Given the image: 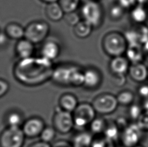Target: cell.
Returning <instances> with one entry per match:
<instances>
[{"label": "cell", "instance_id": "6da1fadb", "mask_svg": "<svg viewBox=\"0 0 148 147\" xmlns=\"http://www.w3.org/2000/svg\"><path fill=\"white\" fill-rule=\"evenodd\" d=\"M54 67L51 61L44 57L20 60L14 67V75L18 82L28 86L42 84L51 78Z\"/></svg>", "mask_w": 148, "mask_h": 147}, {"label": "cell", "instance_id": "7a4b0ae2", "mask_svg": "<svg viewBox=\"0 0 148 147\" xmlns=\"http://www.w3.org/2000/svg\"><path fill=\"white\" fill-rule=\"evenodd\" d=\"M51 78L60 86H81L84 84V71L73 65H62L54 68Z\"/></svg>", "mask_w": 148, "mask_h": 147}, {"label": "cell", "instance_id": "3957f363", "mask_svg": "<svg viewBox=\"0 0 148 147\" xmlns=\"http://www.w3.org/2000/svg\"><path fill=\"white\" fill-rule=\"evenodd\" d=\"M127 46L124 36L117 32L107 34L103 40V48L105 52L112 58L122 56L125 52Z\"/></svg>", "mask_w": 148, "mask_h": 147}, {"label": "cell", "instance_id": "277c9868", "mask_svg": "<svg viewBox=\"0 0 148 147\" xmlns=\"http://www.w3.org/2000/svg\"><path fill=\"white\" fill-rule=\"evenodd\" d=\"M81 12L83 20L90 23L94 28L101 25L103 19V11L98 1L88 0L82 6Z\"/></svg>", "mask_w": 148, "mask_h": 147}, {"label": "cell", "instance_id": "5b68a950", "mask_svg": "<svg viewBox=\"0 0 148 147\" xmlns=\"http://www.w3.org/2000/svg\"><path fill=\"white\" fill-rule=\"evenodd\" d=\"M74 127L79 129L89 126L91 122L96 118V112L92 104L86 102L79 104L76 109L72 113Z\"/></svg>", "mask_w": 148, "mask_h": 147}, {"label": "cell", "instance_id": "8992f818", "mask_svg": "<svg viewBox=\"0 0 148 147\" xmlns=\"http://www.w3.org/2000/svg\"><path fill=\"white\" fill-rule=\"evenodd\" d=\"M25 139L22 128L7 127L0 134V147H22Z\"/></svg>", "mask_w": 148, "mask_h": 147}, {"label": "cell", "instance_id": "52a82bcc", "mask_svg": "<svg viewBox=\"0 0 148 147\" xmlns=\"http://www.w3.org/2000/svg\"><path fill=\"white\" fill-rule=\"evenodd\" d=\"M52 121L53 127L62 134H67L75 127L72 113L64 111L59 106L55 108Z\"/></svg>", "mask_w": 148, "mask_h": 147}, {"label": "cell", "instance_id": "ba28073f", "mask_svg": "<svg viewBox=\"0 0 148 147\" xmlns=\"http://www.w3.org/2000/svg\"><path fill=\"white\" fill-rule=\"evenodd\" d=\"M116 97L110 93H103L95 97L92 105L96 114L109 115L114 112L118 106Z\"/></svg>", "mask_w": 148, "mask_h": 147}, {"label": "cell", "instance_id": "9c48e42d", "mask_svg": "<svg viewBox=\"0 0 148 147\" xmlns=\"http://www.w3.org/2000/svg\"><path fill=\"white\" fill-rule=\"evenodd\" d=\"M49 33V26L46 22L38 21L29 24L25 29V38L33 44H39L47 38Z\"/></svg>", "mask_w": 148, "mask_h": 147}, {"label": "cell", "instance_id": "30bf717a", "mask_svg": "<svg viewBox=\"0 0 148 147\" xmlns=\"http://www.w3.org/2000/svg\"><path fill=\"white\" fill-rule=\"evenodd\" d=\"M142 131L137 123L129 124L120 133V140L124 147H136L142 139Z\"/></svg>", "mask_w": 148, "mask_h": 147}, {"label": "cell", "instance_id": "8fae6325", "mask_svg": "<svg viewBox=\"0 0 148 147\" xmlns=\"http://www.w3.org/2000/svg\"><path fill=\"white\" fill-rule=\"evenodd\" d=\"M45 122L40 117H31L22 125V129L25 137L35 138L40 136L44 128Z\"/></svg>", "mask_w": 148, "mask_h": 147}, {"label": "cell", "instance_id": "7c38bea8", "mask_svg": "<svg viewBox=\"0 0 148 147\" xmlns=\"http://www.w3.org/2000/svg\"><path fill=\"white\" fill-rule=\"evenodd\" d=\"M102 81V76L98 70L93 67L84 71L83 86L89 90H95L99 87Z\"/></svg>", "mask_w": 148, "mask_h": 147}, {"label": "cell", "instance_id": "4fadbf2b", "mask_svg": "<svg viewBox=\"0 0 148 147\" xmlns=\"http://www.w3.org/2000/svg\"><path fill=\"white\" fill-rule=\"evenodd\" d=\"M128 73L132 79L137 82H144L148 78V68L142 62L131 65Z\"/></svg>", "mask_w": 148, "mask_h": 147}, {"label": "cell", "instance_id": "5bb4252c", "mask_svg": "<svg viewBox=\"0 0 148 147\" xmlns=\"http://www.w3.org/2000/svg\"><path fill=\"white\" fill-rule=\"evenodd\" d=\"M109 66L111 72L114 75H125L128 72L130 65L126 57L120 56L112 58Z\"/></svg>", "mask_w": 148, "mask_h": 147}, {"label": "cell", "instance_id": "9a60e30c", "mask_svg": "<svg viewBox=\"0 0 148 147\" xmlns=\"http://www.w3.org/2000/svg\"><path fill=\"white\" fill-rule=\"evenodd\" d=\"M34 51V44L26 38H22L18 40L16 46V52L20 60L33 56Z\"/></svg>", "mask_w": 148, "mask_h": 147}, {"label": "cell", "instance_id": "2e32d148", "mask_svg": "<svg viewBox=\"0 0 148 147\" xmlns=\"http://www.w3.org/2000/svg\"><path fill=\"white\" fill-rule=\"evenodd\" d=\"M125 53L126 58L132 64L141 63L144 59L143 46L140 44L128 45Z\"/></svg>", "mask_w": 148, "mask_h": 147}, {"label": "cell", "instance_id": "e0dca14e", "mask_svg": "<svg viewBox=\"0 0 148 147\" xmlns=\"http://www.w3.org/2000/svg\"><path fill=\"white\" fill-rule=\"evenodd\" d=\"M60 48L59 44L53 40H49L44 44L41 49L42 56L50 61L56 59L59 56Z\"/></svg>", "mask_w": 148, "mask_h": 147}, {"label": "cell", "instance_id": "ac0fdd59", "mask_svg": "<svg viewBox=\"0 0 148 147\" xmlns=\"http://www.w3.org/2000/svg\"><path fill=\"white\" fill-rule=\"evenodd\" d=\"M79 105L78 100L72 93H64L60 97L59 106L64 111L73 113Z\"/></svg>", "mask_w": 148, "mask_h": 147}, {"label": "cell", "instance_id": "d6986e66", "mask_svg": "<svg viewBox=\"0 0 148 147\" xmlns=\"http://www.w3.org/2000/svg\"><path fill=\"white\" fill-rule=\"evenodd\" d=\"M47 17L53 22H59L64 17V12L59 3L55 2L47 5L46 9Z\"/></svg>", "mask_w": 148, "mask_h": 147}, {"label": "cell", "instance_id": "ffe728a7", "mask_svg": "<svg viewBox=\"0 0 148 147\" xmlns=\"http://www.w3.org/2000/svg\"><path fill=\"white\" fill-rule=\"evenodd\" d=\"M131 18L137 25L144 24L148 18L147 10L143 5H136L131 11Z\"/></svg>", "mask_w": 148, "mask_h": 147}, {"label": "cell", "instance_id": "44dd1931", "mask_svg": "<svg viewBox=\"0 0 148 147\" xmlns=\"http://www.w3.org/2000/svg\"><path fill=\"white\" fill-rule=\"evenodd\" d=\"M5 35L8 38L20 40L25 37V29L18 23H10L5 27Z\"/></svg>", "mask_w": 148, "mask_h": 147}, {"label": "cell", "instance_id": "7402d4cb", "mask_svg": "<svg viewBox=\"0 0 148 147\" xmlns=\"http://www.w3.org/2000/svg\"><path fill=\"white\" fill-rule=\"evenodd\" d=\"M93 137L88 132H79L73 139V147H90Z\"/></svg>", "mask_w": 148, "mask_h": 147}, {"label": "cell", "instance_id": "603a6c76", "mask_svg": "<svg viewBox=\"0 0 148 147\" xmlns=\"http://www.w3.org/2000/svg\"><path fill=\"white\" fill-rule=\"evenodd\" d=\"M93 27L84 20L80 21L74 27V33L79 38H86L90 35Z\"/></svg>", "mask_w": 148, "mask_h": 147}, {"label": "cell", "instance_id": "cb8c5ba5", "mask_svg": "<svg viewBox=\"0 0 148 147\" xmlns=\"http://www.w3.org/2000/svg\"><path fill=\"white\" fill-rule=\"evenodd\" d=\"M107 122L103 118L96 117L90 124V130L95 135H103L107 127Z\"/></svg>", "mask_w": 148, "mask_h": 147}, {"label": "cell", "instance_id": "d4e9b609", "mask_svg": "<svg viewBox=\"0 0 148 147\" xmlns=\"http://www.w3.org/2000/svg\"><path fill=\"white\" fill-rule=\"evenodd\" d=\"M120 130L116 125L115 121L107 122V127L103 132V135L113 141H117L120 137Z\"/></svg>", "mask_w": 148, "mask_h": 147}, {"label": "cell", "instance_id": "484cf974", "mask_svg": "<svg viewBox=\"0 0 148 147\" xmlns=\"http://www.w3.org/2000/svg\"><path fill=\"white\" fill-rule=\"evenodd\" d=\"M6 123L7 127H20L23 123L22 115L17 111H11L7 115Z\"/></svg>", "mask_w": 148, "mask_h": 147}, {"label": "cell", "instance_id": "4316f807", "mask_svg": "<svg viewBox=\"0 0 148 147\" xmlns=\"http://www.w3.org/2000/svg\"><path fill=\"white\" fill-rule=\"evenodd\" d=\"M119 104L123 106H130L133 104L134 95L132 91L129 90H123L120 91L116 96Z\"/></svg>", "mask_w": 148, "mask_h": 147}, {"label": "cell", "instance_id": "83f0119b", "mask_svg": "<svg viewBox=\"0 0 148 147\" xmlns=\"http://www.w3.org/2000/svg\"><path fill=\"white\" fill-rule=\"evenodd\" d=\"M59 3L65 14L73 12L77 9L80 0H59Z\"/></svg>", "mask_w": 148, "mask_h": 147}, {"label": "cell", "instance_id": "f1b7e54d", "mask_svg": "<svg viewBox=\"0 0 148 147\" xmlns=\"http://www.w3.org/2000/svg\"><path fill=\"white\" fill-rule=\"evenodd\" d=\"M90 147H116L115 142L103 135H97L93 138Z\"/></svg>", "mask_w": 148, "mask_h": 147}, {"label": "cell", "instance_id": "f546056e", "mask_svg": "<svg viewBox=\"0 0 148 147\" xmlns=\"http://www.w3.org/2000/svg\"><path fill=\"white\" fill-rule=\"evenodd\" d=\"M139 44L143 46L148 41V27L144 24L137 25L134 27Z\"/></svg>", "mask_w": 148, "mask_h": 147}, {"label": "cell", "instance_id": "4dcf8cb0", "mask_svg": "<svg viewBox=\"0 0 148 147\" xmlns=\"http://www.w3.org/2000/svg\"><path fill=\"white\" fill-rule=\"evenodd\" d=\"M57 131L53 127H46L42 131L40 135L41 141L47 143H50L56 136Z\"/></svg>", "mask_w": 148, "mask_h": 147}, {"label": "cell", "instance_id": "1f68e13d", "mask_svg": "<svg viewBox=\"0 0 148 147\" xmlns=\"http://www.w3.org/2000/svg\"><path fill=\"white\" fill-rule=\"evenodd\" d=\"M144 109L142 106L136 104H132L130 105L129 109V115L131 119L133 120H138L144 112Z\"/></svg>", "mask_w": 148, "mask_h": 147}, {"label": "cell", "instance_id": "d6a6232c", "mask_svg": "<svg viewBox=\"0 0 148 147\" xmlns=\"http://www.w3.org/2000/svg\"><path fill=\"white\" fill-rule=\"evenodd\" d=\"M124 10L125 9L119 4L112 5L109 10L110 17L114 20H120L124 14Z\"/></svg>", "mask_w": 148, "mask_h": 147}, {"label": "cell", "instance_id": "836d02e7", "mask_svg": "<svg viewBox=\"0 0 148 147\" xmlns=\"http://www.w3.org/2000/svg\"><path fill=\"white\" fill-rule=\"evenodd\" d=\"M64 19L68 24L74 27L81 21L79 16L75 12L66 14L64 15Z\"/></svg>", "mask_w": 148, "mask_h": 147}, {"label": "cell", "instance_id": "e575fe53", "mask_svg": "<svg viewBox=\"0 0 148 147\" xmlns=\"http://www.w3.org/2000/svg\"><path fill=\"white\" fill-rule=\"evenodd\" d=\"M136 123L142 131H148V111H144Z\"/></svg>", "mask_w": 148, "mask_h": 147}, {"label": "cell", "instance_id": "d590c367", "mask_svg": "<svg viewBox=\"0 0 148 147\" xmlns=\"http://www.w3.org/2000/svg\"><path fill=\"white\" fill-rule=\"evenodd\" d=\"M118 4L124 9L133 8L137 5L136 0H118Z\"/></svg>", "mask_w": 148, "mask_h": 147}, {"label": "cell", "instance_id": "8d00e7d4", "mask_svg": "<svg viewBox=\"0 0 148 147\" xmlns=\"http://www.w3.org/2000/svg\"><path fill=\"white\" fill-rule=\"evenodd\" d=\"M9 84L6 81L0 79V98L6 95L9 90Z\"/></svg>", "mask_w": 148, "mask_h": 147}, {"label": "cell", "instance_id": "74e56055", "mask_svg": "<svg viewBox=\"0 0 148 147\" xmlns=\"http://www.w3.org/2000/svg\"><path fill=\"white\" fill-rule=\"evenodd\" d=\"M114 83L118 86H122L126 82L125 75H114Z\"/></svg>", "mask_w": 148, "mask_h": 147}, {"label": "cell", "instance_id": "f35d334b", "mask_svg": "<svg viewBox=\"0 0 148 147\" xmlns=\"http://www.w3.org/2000/svg\"><path fill=\"white\" fill-rule=\"evenodd\" d=\"M115 122L120 131H122L123 129H125V128L129 125L125 118H124L123 117H120L118 118L115 121Z\"/></svg>", "mask_w": 148, "mask_h": 147}, {"label": "cell", "instance_id": "ab89813d", "mask_svg": "<svg viewBox=\"0 0 148 147\" xmlns=\"http://www.w3.org/2000/svg\"><path fill=\"white\" fill-rule=\"evenodd\" d=\"M138 95L144 99L148 98V85L142 84L140 86L138 90Z\"/></svg>", "mask_w": 148, "mask_h": 147}, {"label": "cell", "instance_id": "60d3db41", "mask_svg": "<svg viewBox=\"0 0 148 147\" xmlns=\"http://www.w3.org/2000/svg\"><path fill=\"white\" fill-rule=\"evenodd\" d=\"M52 147H73L72 143L65 140H60L56 141Z\"/></svg>", "mask_w": 148, "mask_h": 147}, {"label": "cell", "instance_id": "b9f144b4", "mask_svg": "<svg viewBox=\"0 0 148 147\" xmlns=\"http://www.w3.org/2000/svg\"><path fill=\"white\" fill-rule=\"evenodd\" d=\"M28 147H52V146L50 145V143L44 142L42 141H39L31 144Z\"/></svg>", "mask_w": 148, "mask_h": 147}, {"label": "cell", "instance_id": "7bdbcfd3", "mask_svg": "<svg viewBox=\"0 0 148 147\" xmlns=\"http://www.w3.org/2000/svg\"><path fill=\"white\" fill-rule=\"evenodd\" d=\"M144 54V59L148 62V41L146 43H145L143 46Z\"/></svg>", "mask_w": 148, "mask_h": 147}, {"label": "cell", "instance_id": "ee69618b", "mask_svg": "<svg viewBox=\"0 0 148 147\" xmlns=\"http://www.w3.org/2000/svg\"><path fill=\"white\" fill-rule=\"evenodd\" d=\"M7 40V36L5 35V33H0V46H3L6 43Z\"/></svg>", "mask_w": 148, "mask_h": 147}, {"label": "cell", "instance_id": "f6af8a7d", "mask_svg": "<svg viewBox=\"0 0 148 147\" xmlns=\"http://www.w3.org/2000/svg\"><path fill=\"white\" fill-rule=\"evenodd\" d=\"M144 111H148V98L144 99L143 104L142 105Z\"/></svg>", "mask_w": 148, "mask_h": 147}, {"label": "cell", "instance_id": "bcb514c9", "mask_svg": "<svg viewBox=\"0 0 148 147\" xmlns=\"http://www.w3.org/2000/svg\"><path fill=\"white\" fill-rule=\"evenodd\" d=\"M148 0H136V3L138 5H143L146 4Z\"/></svg>", "mask_w": 148, "mask_h": 147}, {"label": "cell", "instance_id": "7dc6e473", "mask_svg": "<svg viewBox=\"0 0 148 147\" xmlns=\"http://www.w3.org/2000/svg\"><path fill=\"white\" fill-rule=\"evenodd\" d=\"M41 1H44L45 3H47V4H49V3H52L58 2L59 1V0H41Z\"/></svg>", "mask_w": 148, "mask_h": 147}, {"label": "cell", "instance_id": "c3c4849f", "mask_svg": "<svg viewBox=\"0 0 148 147\" xmlns=\"http://www.w3.org/2000/svg\"><path fill=\"white\" fill-rule=\"evenodd\" d=\"M92 1H98L99 0H92Z\"/></svg>", "mask_w": 148, "mask_h": 147}, {"label": "cell", "instance_id": "681fc988", "mask_svg": "<svg viewBox=\"0 0 148 147\" xmlns=\"http://www.w3.org/2000/svg\"><path fill=\"white\" fill-rule=\"evenodd\" d=\"M147 6H148V1H147Z\"/></svg>", "mask_w": 148, "mask_h": 147}]
</instances>
